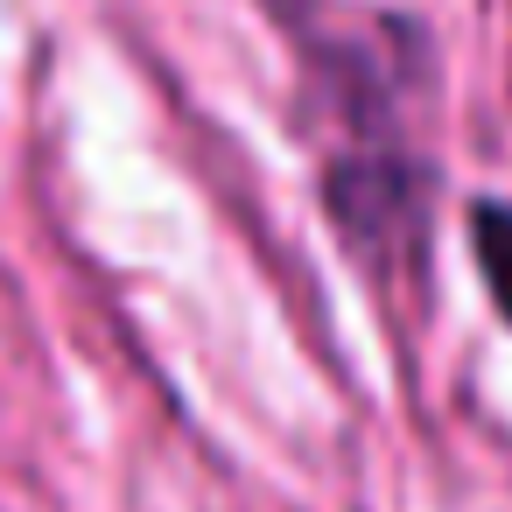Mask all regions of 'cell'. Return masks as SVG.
<instances>
[{"label": "cell", "mask_w": 512, "mask_h": 512, "mask_svg": "<svg viewBox=\"0 0 512 512\" xmlns=\"http://www.w3.org/2000/svg\"><path fill=\"white\" fill-rule=\"evenodd\" d=\"M470 253H477V274H484L498 316L512 323V204H477L470 211Z\"/></svg>", "instance_id": "6da1fadb"}, {"label": "cell", "mask_w": 512, "mask_h": 512, "mask_svg": "<svg viewBox=\"0 0 512 512\" xmlns=\"http://www.w3.org/2000/svg\"><path fill=\"white\" fill-rule=\"evenodd\" d=\"M274 15H281V22H302V15H309V0H274Z\"/></svg>", "instance_id": "7a4b0ae2"}]
</instances>
